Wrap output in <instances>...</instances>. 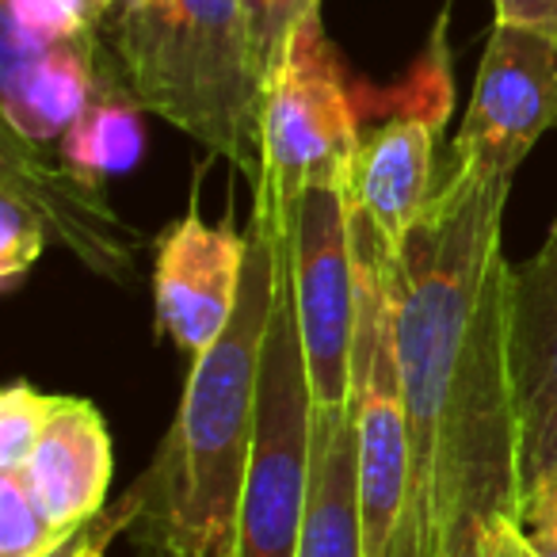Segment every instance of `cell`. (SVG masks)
Returning a JSON list of instances; mask_svg holds the SVG:
<instances>
[{
	"mask_svg": "<svg viewBox=\"0 0 557 557\" xmlns=\"http://www.w3.org/2000/svg\"><path fill=\"white\" fill-rule=\"evenodd\" d=\"M508 363L527 485L557 466V214L539 252L511 268Z\"/></svg>",
	"mask_w": 557,
	"mask_h": 557,
	"instance_id": "8fae6325",
	"label": "cell"
},
{
	"mask_svg": "<svg viewBox=\"0 0 557 557\" xmlns=\"http://www.w3.org/2000/svg\"><path fill=\"white\" fill-rule=\"evenodd\" d=\"M493 24L527 27V32H542L557 39V0H493Z\"/></svg>",
	"mask_w": 557,
	"mask_h": 557,
	"instance_id": "7402d4cb",
	"label": "cell"
},
{
	"mask_svg": "<svg viewBox=\"0 0 557 557\" xmlns=\"http://www.w3.org/2000/svg\"><path fill=\"white\" fill-rule=\"evenodd\" d=\"M96 32L85 0H4V35L54 42Z\"/></svg>",
	"mask_w": 557,
	"mask_h": 557,
	"instance_id": "d6986e66",
	"label": "cell"
},
{
	"mask_svg": "<svg viewBox=\"0 0 557 557\" xmlns=\"http://www.w3.org/2000/svg\"><path fill=\"white\" fill-rule=\"evenodd\" d=\"M443 27L447 16H440L435 39L428 47L424 62L417 65L405 92L401 115L374 126L363 134L351 169V202L371 218L379 237L397 256L412 225L435 199V138L450 115V73H447V47H443Z\"/></svg>",
	"mask_w": 557,
	"mask_h": 557,
	"instance_id": "ba28073f",
	"label": "cell"
},
{
	"mask_svg": "<svg viewBox=\"0 0 557 557\" xmlns=\"http://www.w3.org/2000/svg\"><path fill=\"white\" fill-rule=\"evenodd\" d=\"M321 0H268V32H271V47L278 50V42H283V35H287V27L295 24V20H302L306 12H318Z\"/></svg>",
	"mask_w": 557,
	"mask_h": 557,
	"instance_id": "d4e9b609",
	"label": "cell"
},
{
	"mask_svg": "<svg viewBox=\"0 0 557 557\" xmlns=\"http://www.w3.org/2000/svg\"><path fill=\"white\" fill-rule=\"evenodd\" d=\"M508 184L462 169L394 256L409 504L397 557H470L493 516H519V420L508 363L500 222Z\"/></svg>",
	"mask_w": 557,
	"mask_h": 557,
	"instance_id": "6da1fadb",
	"label": "cell"
},
{
	"mask_svg": "<svg viewBox=\"0 0 557 557\" xmlns=\"http://www.w3.org/2000/svg\"><path fill=\"white\" fill-rule=\"evenodd\" d=\"M527 557H531V554H527Z\"/></svg>",
	"mask_w": 557,
	"mask_h": 557,
	"instance_id": "83f0119b",
	"label": "cell"
},
{
	"mask_svg": "<svg viewBox=\"0 0 557 557\" xmlns=\"http://www.w3.org/2000/svg\"><path fill=\"white\" fill-rule=\"evenodd\" d=\"M85 531H88V527H85ZM85 531H81V534H77V539H73V542H70V546H65V549H62V554H58V557H77L81 542H85Z\"/></svg>",
	"mask_w": 557,
	"mask_h": 557,
	"instance_id": "4316f807",
	"label": "cell"
},
{
	"mask_svg": "<svg viewBox=\"0 0 557 557\" xmlns=\"http://www.w3.org/2000/svg\"><path fill=\"white\" fill-rule=\"evenodd\" d=\"M295 557H363L351 401L313 409L310 500Z\"/></svg>",
	"mask_w": 557,
	"mask_h": 557,
	"instance_id": "5bb4252c",
	"label": "cell"
},
{
	"mask_svg": "<svg viewBox=\"0 0 557 557\" xmlns=\"http://www.w3.org/2000/svg\"><path fill=\"white\" fill-rule=\"evenodd\" d=\"M473 557H527V542L519 534V523L511 516H493L478 531Z\"/></svg>",
	"mask_w": 557,
	"mask_h": 557,
	"instance_id": "603a6c76",
	"label": "cell"
},
{
	"mask_svg": "<svg viewBox=\"0 0 557 557\" xmlns=\"http://www.w3.org/2000/svg\"><path fill=\"white\" fill-rule=\"evenodd\" d=\"M313 397L290 295L287 245L278 256V287L271 306L256 394V435L248 455L237 516V557H295L310 500Z\"/></svg>",
	"mask_w": 557,
	"mask_h": 557,
	"instance_id": "5b68a950",
	"label": "cell"
},
{
	"mask_svg": "<svg viewBox=\"0 0 557 557\" xmlns=\"http://www.w3.org/2000/svg\"><path fill=\"white\" fill-rule=\"evenodd\" d=\"M359 123L341 58L321 27V9L287 27L263 92V169L256 207L287 233L295 207L318 187H351Z\"/></svg>",
	"mask_w": 557,
	"mask_h": 557,
	"instance_id": "277c9868",
	"label": "cell"
},
{
	"mask_svg": "<svg viewBox=\"0 0 557 557\" xmlns=\"http://www.w3.org/2000/svg\"><path fill=\"white\" fill-rule=\"evenodd\" d=\"M290 295L313 409L351 401L356 359V256L344 187H318L287 222Z\"/></svg>",
	"mask_w": 557,
	"mask_h": 557,
	"instance_id": "8992f818",
	"label": "cell"
},
{
	"mask_svg": "<svg viewBox=\"0 0 557 557\" xmlns=\"http://www.w3.org/2000/svg\"><path fill=\"white\" fill-rule=\"evenodd\" d=\"M85 4H88V16H92V24L100 27V24H103V16H108V12L115 9L119 0H85Z\"/></svg>",
	"mask_w": 557,
	"mask_h": 557,
	"instance_id": "484cf974",
	"label": "cell"
},
{
	"mask_svg": "<svg viewBox=\"0 0 557 557\" xmlns=\"http://www.w3.org/2000/svg\"><path fill=\"white\" fill-rule=\"evenodd\" d=\"M54 409V394H42L27 379H16L0 397V470H20Z\"/></svg>",
	"mask_w": 557,
	"mask_h": 557,
	"instance_id": "e0dca14e",
	"label": "cell"
},
{
	"mask_svg": "<svg viewBox=\"0 0 557 557\" xmlns=\"http://www.w3.org/2000/svg\"><path fill=\"white\" fill-rule=\"evenodd\" d=\"M138 511H141V493H138V485H131V493H126L123 500L108 504V508H103L100 516L88 523L85 542H81L77 557H103L119 534L131 531V523L138 519Z\"/></svg>",
	"mask_w": 557,
	"mask_h": 557,
	"instance_id": "44dd1931",
	"label": "cell"
},
{
	"mask_svg": "<svg viewBox=\"0 0 557 557\" xmlns=\"http://www.w3.org/2000/svg\"><path fill=\"white\" fill-rule=\"evenodd\" d=\"M0 191H12L39 214L50 237H58L85 268L111 283H134L141 237L115 214L100 180L50 157L42 141H32L4 126L0 138Z\"/></svg>",
	"mask_w": 557,
	"mask_h": 557,
	"instance_id": "9c48e42d",
	"label": "cell"
},
{
	"mask_svg": "<svg viewBox=\"0 0 557 557\" xmlns=\"http://www.w3.org/2000/svg\"><path fill=\"white\" fill-rule=\"evenodd\" d=\"M126 539H131V546H134V554H138V557H195V554H184L176 542L164 539V534L157 531L149 519H141V511H138V519L131 523V531H126Z\"/></svg>",
	"mask_w": 557,
	"mask_h": 557,
	"instance_id": "cb8c5ba5",
	"label": "cell"
},
{
	"mask_svg": "<svg viewBox=\"0 0 557 557\" xmlns=\"http://www.w3.org/2000/svg\"><path fill=\"white\" fill-rule=\"evenodd\" d=\"M516 523L527 542V554L557 557V466L523 485Z\"/></svg>",
	"mask_w": 557,
	"mask_h": 557,
	"instance_id": "ffe728a7",
	"label": "cell"
},
{
	"mask_svg": "<svg viewBox=\"0 0 557 557\" xmlns=\"http://www.w3.org/2000/svg\"><path fill=\"white\" fill-rule=\"evenodd\" d=\"M20 470L42 508L65 531H85L108 508L111 478H115L111 432L100 409L85 397L54 394V409Z\"/></svg>",
	"mask_w": 557,
	"mask_h": 557,
	"instance_id": "4fadbf2b",
	"label": "cell"
},
{
	"mask_svg": "<svg viewBox=\"0 0 557 557\" xmlns=\"http://www.w3.org/2000/svg\"><path fill=\"white\" fill-rule=\"evenodd\" d=\"M100 39L141 111L225 157L248 180L263 169L271 73L268 0H119Z\"/></svg>",
	"mask_w": 557,
	"mask_h": 557,
	"instance_id": "3957f363",
	"label": "cell"
},
{
	"mask_svg": "<svg viewBox=\"0 0 557 557\" xmlns=\"http://www.w3.org/2000/svg\"><path fill=\"white\" fill-rule=\"evenodd\" d=\"M141 108L123 92L119 81H111L88 111L62 134L58 141V157H62L70 169H77L81 176L100 180L108 184V176L119 172H131L141 157Z\"/></svg>",
	"mask_w": 557,
	"mask_h": 557,
	"instance_id": "9a60e30c",
	"label": "cell"
},
{
	"mask_svg": "<svg viewBox=\"0 0 557 557\" xmlns=\"http://www.w3.org/2000/svg\"><path fill=\"white\" fill-rule=\"evenodd\" d=\"M248 260V233L191 207L157 237L153 306L161 333L187 356L207 351L233 321Z\"/></svg>",
	"mask_w": 557,
	"mask_h": 557,
	"instance_id": "30bf717a",
	"label": "cell"
},
{
	"mask_svg": "<svg viewBox=\"0 0 557 557\" xmlns=\"http://www.w3.org/2000/svg\"><path fill=\"white\" fill-rule=\"evenodd\" d=\"M50 233L24 199L0 191V283L12 290L39 263Z\"/></svg>",
	"mask_w": 557,
	"mask_h": 557,
	"instance_id": "ac0fdd59",
	"label": "cell"
},
{
	"mask_svg": "<svg viewBox=\"0 0 557 557\" xmlns=\"http://www.w3.org/2000/svg\"><path fill=\"white\" fill-rule=\"evenodd\" d=\"M115 77L100 27L73 39L35 42L4 35V126L32 141H54L88 111V103Z\"/></svg>",
	"mask_w": 557,
	"mask_h": 557,
	"instance_id": "7c38bea8",
	"label": "cell"
},
{
	"mask_svg": "<svg viewBox=\"0 0 557 557\" xmlns=\"http://www.w3.org/2000/svg\"><path fill=\"white\" fill-rule=\"evenodd\" d=\"M557 126V39L493 24L450 161L496 184L516 180L534 141Z\"/></svg>",
	"mask_w": 557,
	"mask_h": 557,
	"instance_id": "52a82bcc",
	"label": "cell"
},
{
	"mask_svg": "<svg viewBox=\"0 0 557 557\" xmlns=\"http://www.w3.org/2000/svg\"><path fill=\"white\" fill-rule=\"evenodd\" d=\"M77 534L42 508L24 470H0V557H58Z\"/></svg>",
	"mask_w": 557,
	"mask_h": 557,
	"instance_id": "2e32d148",
	"label": "cell"
},
{
	"mask_svg": "<svg viewBox=\"0 0 557 557\" xmlns=\"http://www.w3.org/2000/svg\"><path fill=\"white\" fill-rule=\"evenodd\" d=\"M287 233L263 207H252L248 260L233 321L191 359L172 432L134 485L141 519L195 557H237V516L256 435V394L278 256Z\"/></svg>",
	"mask_w": 557,
	"mask_h": 557,
	"instance_id": "7a4b0ae2",
	"label": "cell"
}]
</instances>
